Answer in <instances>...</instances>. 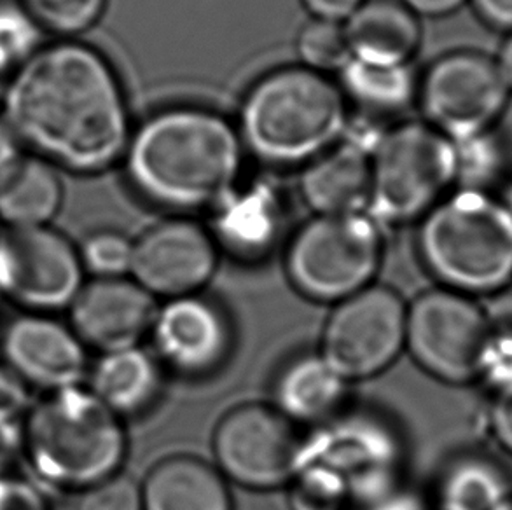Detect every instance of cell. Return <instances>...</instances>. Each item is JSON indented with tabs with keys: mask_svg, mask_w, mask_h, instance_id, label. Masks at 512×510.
I'll return each instance as SVG.
<instances>
[{
	"mask_svg": "<svg viewBox=\"0 0 512 510\" xmlns=\"http://www.w3.org/2000/svg\"><path fill=\"white\" fill-rule=\"evenodd\" d=\"M2 105L20 145L81 175L118 163L132 137L125 90L112 63L74 39L42 46L21 62Z\"/></svg>",
	"mask_w": 512,
	"mask_h": 510,
	"instance_id": "1",
	"label": "cell"
},
{
	"mask_svg": "<svg viewBox=\"0 0 512 510\" xmlns=\"http://www.w3.org/2000/svg\"><path fill=\"white\" fill-rule=\"evenodd\" d=\"M135 193L173 212L215 208L229 198L245 159L240 131L219 112L180 105L146 119L126 147Z\"/></svg>",
	"mask_w": 512,
	"mask_h": 510,
	"instance_id": "2",
	"label": "cell"
},
{
	"mask_svg": "<svg viewBox=\"0 0 512 510\" xmlns=\"http://www.w3.org/2000/svg\"><path fill=\"white\" fill-rule=\"evenodd\" d=\"M125 423L90 392H48L21 421V455L41 483L83 493L125 465Z\"/></svg>",
	"mask_w": 512,
	"mask_h": 510,
	"instance_id": "3",
	"label": "cell"
},
{
	"mask_svg": "<svg viewBox=\"0 0 512 510\" xmlns=\"http://www.w3.org/2000/svg\"><path fill=\"white\" fill-rule=\"evenodd\" d=\"M238 131L245 151L268 165H308L345 137L348 98L305 65L273 70L247 91Z\"/></svg>",
	"mask_w": 512,
	"mask_h": 510,
	"instance_id": "4",
	"label": "cell"
},
{
	"mask_svg": "<svg viewBox=\"0 0 512 510\" xmlns=\"http://www.w3.org/2000/svg\"><path fill=\"white\" fill-rule=\"evenodd\" d=\"M416 247L439 287L492 297L512 285V210L495 193L458 187L423 215Z\"/></svg>",
	"mask_w": 512,
	"mask_h": 510,
	"instance_id": "5",
	"label": "cell"
},
{
	"mask_svg": "<svg viewBox=\"0 0 512 510\" xmlns=\"http://www.w3.org/2000/svg\"><path fill=\"white\" fill-rule=\"evenodd\" d=\"M457 144L429 123L383 131L371 151L369 212L376 222L418 221L457 184Z\"/></svg>",
	"mask_w": 512,
	"mask_h": 510,
	"instance_id": "6",
	"label": "cell"
},
{
	"mask_svg": "<svg viewBox=\"0 0 512 510\" xmlns=\"http://www.w3.org/2000/svg\"><path fill=\"white\" fill-rule=\"evenodd\" d=\"M383 249L380 222L371 215H317L292 236L285 273L299 296L334 306L376 283Z\"/></svg>",
	"mask_w": 512,
	"mask_h": 510,
	"instance_id": "7",
	"label": "cell"
},
{
	"mask_svg": "<svg viewBox=\"0 0 512 510\" xmlns=\"http://www.w3.org/2000/svg\"><path fill=\"white\" fill-rule=\"evenodd\" d=\"M406 350L416 366L446 385L485 380L492 332L476 297L436 287L408 304Z\"/></svg>",
	"mask_w": 512,
	"mask_h": 510,
	"instance_id": "8",
	"label": "cell"
},
{
	"mask_svg": "<svg viewBox=\"0 0 512 510\" xmlns=\"http://www.w3.org/2000/svg\"><path fill=\"white\" fill-rule=\"evenodd\" d=\"M306 437L275 406L242 404L222 416L212 437L217 469L245 490L285 488L305 465Z\"/></svg>",
	"mask_w": 512,
	"mask_h": 510,
	"instance_id": "9",
	"label": "cell"
},
{
	"mask_svg": "<svg viewBox=\"0 0 512 510\" xmlns=\"http://www.w3.org/2000/svg\"><path fill=\"white\" fill-rule=\"evenodd\" d=\"M406 322L408 303L401 294L373 283L334 304L319 353L348 383L371 380L394 366L406 350Z\"/></svg>",
	"mask_w": 512,
	"mask_h": 510,
	"instance_id": "10",
	"label": "cell"
},
{
	"mask_svg": "<svg viewBox=\"0 0 512 510\" xmlns=\"http://www.w3.org/2000/svg\"><path fill=\"white\" fill-rule=\"evenodd\" d=\"M425 123L453 142L497 128L512 93L492 56L453 51L437 58L418 83Z\"/></svg>",
	"mask_w": 512,
	"mask_h": 510,
	"instance_id": "11",
	"label": "cell"
},
{
	"mask_svg": "<svg viewBox=\"0 0 512 510\" xmlns=\"http://www.w3.org/2000/svg\"><path fill=\"white\" fill-rule=\"evenodd\" d=\"M305 463L340 472L350 486L352 507L404 484L401 434L392 421L373 411L345 409L315 427L306 437Z\"/></svg>",
	"mask_w": 512,
	"mask_h": 510,
	"instance_id": "12",
	"label": "cell"
},
{
	"mask_svg": "<svg viewBox=\"0 0 512 510\" xmlns=\"http://www.w3.org/2000/svg\"><path fill=\"white\" fill-rule=\"evenodd\" d=\"M79 249L49 226L0 231V294L27 313L69 310L84 287Z\"/></svg>",
	"mask_w": 512,
	"mask_h": 510,
	"instance_id": "13",
	"label": "cell"
},
{
	"mask_svg": "<svg viewBox=\"0 0 512 510\" xmlns=\"http://www.w3.org/2000/svg\"><path fill=\"white\" fill-rule=\"evenodd\" d=\"M219 247L212 231L189 219H170L133 242L130 276L151 296L201 294L214 278Z\"/></svg>",
	"mask_w": 512,
	"mask_h": 510,
	"instance_id": "14",
	"label": "cell"
},
{
	"mask_svg": "<svg viewBox=\"0 0 512 510\" xmlns=\"http://www.w3.org/2000/svg\"><path fill=\"white\" fill-rule=\"evenodd\" d=\"M149 336L161 366L184 378L217 373L228 362L235 338L226 311L201 294L158 306Z\"/></svg>",
	"mask_w": 512,
	"mask_h": 510,
	"instance_id": "15",
	"label": "cell"
},
{
	"mask_svg": "<svg viewBox=\"0 0 512 510\" xmlns=\"http://www.w3.org/2000/svg\"><path fill=\"white\" fill-rule=\"evenodd\" d=\"M2 355L30 388L46 393L81 386L90 373L86 345L51 315L27 313L13 320L2 336Z\"/></svg>",
	"mask_w": 512,
	"mask_h": 510,
	"instance_id": "16",
	"label": "cell"
},
{
	"mask_svg": "<svg viewBox=\"0 0 512 510\" xmlns=\"http://www.w3.org/2000/svg\"><path fill=\"white\" fill-rule=\"evenodd\" d=\"M70 310V327L86 348L100 353L139 346L158 311L156 297L133 278H95L84 283Z\"/></svg>",
	"mask_w": 512,
	"mask_h": 510,
	"instance_id": "17",
	"label": "cell"
},
{
	"mask_svg": "<svg viewBox=\"0 0 512 510\" xmlns=\"http://www.w3.org/2000/svg\"><path fill=\"white\" fill-rule=\"evenodd\" d=\"M376 140L346 138L306 165L299 189L315 214L362 212L369 200L371 151Z\"/></svg>",
	"mask_w": 512,
	"mask_h": 510,
	"instance_id": "18",
	"label": "cell"
},
{
	"mask_svg": "<svg viewBox=\"0 0 512 510\" xmlns=\"http://www.w3.org/2000/svg\"><path fill=\"white\" fill-rule=\"evenodd\" d=\"M348 383L319 352L285 362L273 383V406L296 425L319 427L345 411Z\"/></svg>",
	"mask_w": 512,
	"mask_h": 510,
	"instance_id": "19",
	"label": "cell"
},
{
	"mask_svg": "<svg viewBox=\"0 0 512 510\" xmlns=\"http://www.w3.org/2000/svg\"><path fill=\"white\" fill-rule=\"evenodd\" d=\"M346 39L352 58L371 65H409L420 48V21L401 0H366L348 18Z\"/></svg>",
	"mask_w": 512,
	"mask_h": 510,
	"instance_id": "20",
	"label": "cell"
},
{
	"mask_svg": "<svg viewBox=\"0 0 512 510\" xmlns=\"http://www.w3.org/2000/svg\"><path fill=\"white\" fill-rule=\"evenodd\" d=\"M228 484L214 463L173 455L156 463L140 488L144 510H235Z\"/></svg>",
	"mask_w": 512,
	"mask_h": 510,
	"instance_id": "21",
	"label": "cell"
},
{
	"mask_svg": "<svg viewBox=\"0 0 512 510\" xmlns=\"http://www.w3.org/2000/svg\"><path fill=\"white\" fill-rule=\"evenodd\" d=\"M165 367L142 345L102 353L88 373L90 392L121 420L146 413L160 400Z\"/></svg>",
	"mask_w": 512,
	"mask_h": 510,
	"instance_id": "22",
	"label": "cell"
},
{
	"mask_svg": "<svg viewBox=\"0 0 512 510\" xmlns=\"http://www.w3.org/2000/svg\"><path fill=\"white\" fill-rule=\"evenodd\" d=\"M512 493L506 465L486 451H465L444 463L432 490L434 510H493Z\"/></svg>",
	"mask_w": 512,
	"mask_h": 510,
	"instance_id": "23",
	"label": "cell"
},
{
	"mask_svg": "<svg viewBox=\"0 0 512 510\" xmlns=\"http://www.w3.org/2000/svg\"><path fill=\"white\" fill-rule=\"evenodd\" d=\"M63 203L56 166L39 156H20L0 179V221L7 228L49 226Z\"/></svg>",
	"mask_w": 512,
	"mask_h": 510,
	"instance_id": "24",
	"label": "cell"
},
{
	"mask_svg": "<svg viewBox=\"0 0 512 510\" xmlns=\"http://www.w3.org/2000/svg\"><path fill=\"white\" fill-rule=\"evenodd\" d=\"M340 72L345 97L371 114L404 111L418 95V83L409 65L387 67L350 58Z\"/></svg>",
	"mask_w": 512,
	"mask_h": 510,
	"instance_id": "25",
	"label": "cell"
},
{
	"mask_svg": "<svg viewBox=\"0 0 512 510\" xmlns=\"http://www.w3.org/2000/svg\"><path fill=\"white\" fill-rule=\"evenodd\" d=\"M224 201L214 235L219 249H226L243 261H257L270 252L277 240L278 221L273 207H261L257 198L236 200L231 194Z\"/></svg>",
	"mask_w": 512,
	"mask_h": 510,
	"instance_id": "26",
	"label": "cell"
},
{
	"mask_svg": "<svg viewBox=\"0 0 512 510\" xmlns=\"http://www.w3.org/2000/svg\"><path fill=\"white\" fill-rule=\"evenodd\" d=\"M457 144V184L464 189L493 193L511 180L512 149L499 128L483 131Z\"/></svg>",
	"mask_w": 512,
	"mask_h": 510,
	"instance_id": "27",
	"label": "cell"
},
{
	"mask_svg": "<svg viewBox=\"0 0 512 510\" xmlns=\"http://www.w3.org/2000/svg\"><path fill=\"white\" fill-rule=\"evenodd\" d=\"M285 488L289 510H350L352 507L348 481L322 463H305Z\"/></svg>",
	"mask_w": 512,
	"mask_h": 510,
	"instance_id": "28",
	"label": "cell"
},
{
	"mask_svg": "<svg viewBox=\"0 0 512 510\" xmlns=\"http://www.w3.org/2000/svg\"><path fill=\"white\" fill-rule=\"evenodd\" d=\"M41 30L72 39L90 30L104 14L107 0H18Z\"/></svg>",
	"mask_w": 512,
	"mask_h": 510,
	"instance_id": "29",
	"label": "cell"
},
{
	"mask_svg": "<svg viewBox=\"0 0 512 510\" xmlns=\"http://www.w3.org/2000/svg\"><path fill=\"white\" fill-rule=\"evenodd\" d=\"M298 53L305 67L322 74L343 69L352 58L345 27H341L336 21L319 18L310 21L301 30L298 37Z\"/></svg>",
	"mask_w": 512,
	"mask_h": 510,
	"instance_id": "30",
	"label": "cell"
},
{
	"mask_svg": "<svg viewBox=\"0 0 512 510\" xmlns=\"http://www.w3.org/2000/svg\"><path fill=\"white\" fill-rule=\"evenodd\" d=\"M485 306L486 317L492 332V353L486 369L485 380L493 386L512 381V289L502 290L490 297Z\"/></svg>",
	"mask_w": 512,
	"mask_h": 510,
	"instance_id": "31",
	"label": "cell"
},
{
	"mask_svg": "<svg viewBox=\"0 0 512 510\" xmlns=\"http://www.w3.org/2000/svg\"><path fill=\"white\" fill-rule=\"evenodd\" d=\"M79 254L84 271L95 278H123L132 269L133 242L118 231H98L86 238Z\"/></svg>",
	"mask_w": 512,
	"mask_h": 510,
	"instance_id": "32",
	"label": "cell"
},
{
	"mask_svg": "<svg viewBox=\"0 0 512 510\" xmlns=\"http://www.w3.org/2000/svg\"><path fill=\"white\" fill-rule=\"evenodd\" d=\"M39 35L41 27L18 0L0 2V49L16 67L41 48Z\"/></svg>",
	"mask_w": 512,
	"mask_h": 510,
	"instance_id": "33",
	"label": "cell"
},
{
	"mask_svg": "<svg viewBox=\"0 0 512 510\" xmlns=\"http://www.w3.org/2000/svg\"><path fill=\"white\" fill-rule=\"evenodd\" d=\"M77 510H144L142 488L119 472L84 490Z\"/></svg>",
	"mask_w": 512,
	"mask_h": 510,
	"instance_id": "34",
	"label": "cell"
},
{
	"mask_svg": "<svg viewBox=\"0 0 512 510\" xmlns=\"http://www.w3.org/2000/svg\"><path fill=\"white\" fill-rule=\"evenodd\" d=\"M0 510H53L46 493L28 477L0 472Z\"/></svg>",
	"mask_w": 512,
	"mask_h": 510,
	"instance_id": "35",
	"label": "cell"
},
{
	"mask_svg": "<svg viewBox=\"0 0 512 510\" xmlns=\"http://www.w3.org/2000/svg\"><path fill=\"white\" fill-rule=\"evenodd\" d=\"M30 386L4 362L0 364V421L21 423L32 407Z\"/></svg>",
	"mask_w": 512,
	"mask_h": 510,
	"instance_id": "36",
	"label": "cell"
},
{
	"mask_svg": "<svg viewBox=\"0 0 512 510\" xmlns=\"http://www.w3.org/2000/svg\"><path fill=\"white\" fill-rule=\"evenodd\" d=\"M486 418L493 439L512 456V381L495 386Z\"/></svg>",
	"mask_w": 512,
	"mask_h": 510,
	"instance_id": "37",
	"label": "cell"
},
{
	"mask_svg": "<svg viewBox=\"0 0 512 510\" xmlns=\"http://www.w3.org/2000/svg\"><path fill=\"white\" fill-rule=\"evenodd\" d=\"M479 20L500 32H512V0H467Z\"/></svg>",
	"mask_w": 512,
	"mask_h": 510,
	"instance_id": "38",
	"label": "cell"
},
{
	"mask_svg": "<svg viewBox=\"0 0 512 510\" xmlns=\"http://www.w3.org/2000/svg\"><path fill=\"white\" fill-rule=\"evenodd\" d=\"M353 507L357 510H425L420 498L406 490L404 484Z\"/></svg>",
	"mask_w": 512,
	"mask_h": 510,
	"instance_id": "39",
	"label": "cell"
},
{
	"mask_svg": "<svg viewBox=\"0 0 512 510\" xmlns=\"http://www.w3.org/2000/svg\"><path fill=\"white\" fill-rule=\"evenodd\" d=\"M366 0H303L306 9L319 20L341 23L348 20Z\"/></svg>",
	"mask_w": 512,
	"mask_h": 510,
	"instance_id": "40",
	"label": "cell"
},
{
	"mask_svg": "<svg viewBox=\"0 0 512 510\" xmlns=\"http://www.w3.org/2000/svg\"><path fill=\"white\" fill-rule=\"evenodd\" d=\"M21 453V423L0 421V472L9 470L11 460Z\"/></svg>",
	"mask_w": 512,
	"mask_h": 510,
	"instance_id": "41",
	"label": "cell"
},
{
	"mask_svg": "<svg viewBox=\"0 0 512 510\" xmlns=\"http://www.w3.org/2000/svg\"><path fill=\"white\" fill-rule=\"evenodd\" d=\"M416 16L441 18L448 14L457 13L467 0H401Z\"/></svg>",
	"mask_w": 512,
	"mask_h": 510,
	"instance_id": "42",
	"label": "cell"
},
{
	"mask_svg": "<svg viewBox=\"0 0 512 510\" xmlns=\"http://www.w3.org/2000/svg\"><path fill=\"white\" fill-rule=\"evenodd\" d=\"M20 142L14 137L13 131L4 119H0V179L11 168L14 161L20 158Z\"/></svg>",
	"mask_w": 512,
	"mask_h": 510,
	"instance_id": "43",
	"label": "cell"
},
{
	"mask_svg": "<svg viewBox=\"0 0 512 510\" xmlns=\"http://www.w3.org/2000/svg\"><path fill=\"white\" fill-rule=\"evenodd\" d=\"M495 62L499 65L500 74L512 93V32H509L506 41L502 42L499 55L495 56Z\"/></svg>",
	"mask_w": 512,
	"mask_h": 510,
	"instance_id": "44",
	"label": "cell"
},
{
	"mask_svg": "<svg viewBox=\"0 0 512 510\" xmlns=\"http://www.w3.org/2000/svg\"><path fill=\"white\" fill-rule=\"evenodd\" d=\"M14 69H16V65H14V63L9 60V56L0 49V102H2L4 93H6L7 84H9L11 76H13Z\"/></svg>",
	"mask_w": 512,
	"mask_h": 510,
	"instance_id": "45",
	"label": "cell"
},
{
	"mask_svg": "<svg viewBox=\"0 0 512 510\" xmlns=\"http://www.w3.org/2000/svg\"><path fill=\"white\" fill-rule=\"evenodd\" d=\"M493 510H512V493H509Z\"/></svg>",
	"mask_w": 512,
	"mask_h": 510,
	"instance_id": "46",
	"label": "cell"
},
{
	"mask_svg": "<svg viewBox=\"0 0 512 510\" xmlns=\"http://www.w3.org/2000/svg\"><path fill=\"white\" fill-rule=\"evenodd\" d=\"M507 187H509V191H507L506 196L502 198V200L506 201L507 205H509V208L512 210V177L511 180H509V184H507Z\"/></svg>",
	"mask_w": 512,
	"mask_h": 510,
	"instance_id": "47",
	"label": "cell"
}]
</instances>
